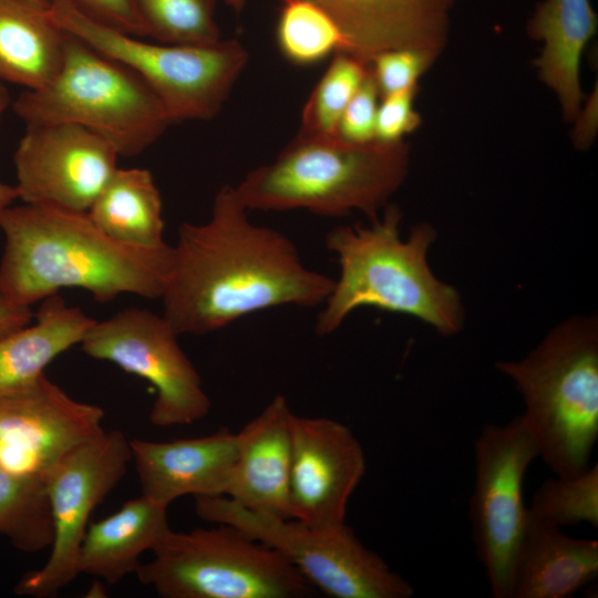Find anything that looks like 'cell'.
I'll return each mask as SVG.
<instances>
[{"label":"cell","instance_id":"obj_37","mask_svg":"<svg viewBox=\"0 0 598 598\" xmlns=\"http://www.w3.org/2000/svg\"><path fill=\"white\" fill-rule=\"evenodd\" d=\"M33 4H37L42 8H49V0H27Z\"/></svg>","mask_w":598,"mask_h":598},{"label":"cell","instance_id":"obj_12","mask_svg":"<svg viewBox=\"0 0 598 598\" xmlns=\"http://www.w3.org/2000/svg\"><path fill=\"white\" fill-rule=\"evenodd\" d=\"M177 337L164 316L130 307L95 321L80 344L91 358L148 381L156 390L151 423L171 427L199 421L212 408L202 378Z\"/></svg>","mask_w":598,"mask_h":598},{"label":"cell","instance_id":"obj_19","mask_svg":"<svg viewBox=\"0 0 598 598\" xmlns=\"http://www.w3.org/2000/svg\"><path fill=\"white\" fill-rule=\"evenodd\" d=\"M598 576V542L575 538L529 512L516 550L511 598H568Z\"/></svg>","mask_w":598,"mask_h":598},{"label":"cell","instance_id":"obj_35","mask_svg":"<svg viewBox=\"0 0 598 598\" xmlns=\"http://www.w3.org/2000/svg\"><path fill=\"white\" fill-rule=\"evenodd\" d=\"M11 103L12 101L8 87L3 82H0V123ZM18 198L19 195L16 186L0 182V215Z\"/></svg>","mask_w":598,"mask_h":598},{"label":"cell","instance_id":"obj_15","mask_svg":"<svg viewBox=\"0 0 598 598\" xmlns=\"http://www.w3.org/2000/svg\"><path fill=\"white\" fill-rule=\"evenodd\" d=\"M290 518L316 527L346 523L347 506L367 461L351 430L339 421L292 413Z\"/></svg>","mask_w":598,"mask_h":598},{"label":"cell","instance_id":"obj_20","mask_svg":"<svg viewBox=\"0 0 598 598\" xmlns=\"http://www.w3.org/2000/svg\"><path fill=\"white\" fill-rule=\"evenodd\" d=\"M167 507L145 496L131 499L110 516L91 523L76 556V570L110 585L135 574L140 557L169 530Z\"/></svg>","mask_w":598,"mask_h":598},{"label":"cell","instance_id":"obj_14","mask_svg":"<svg viewBox=\"0 0 598 598\" xmlns=\"http://www.w3.org/2000/svg\"><path fill=\"white\" fill-rule=\"evenodd\" d=\"M103 419L102 408L74 400L43 374L0 396V466L44 482L66 453L103 431Z\"/></svg>","mask_w":598,"mask_h":598},{"label":"cell","instance_id":"obj_23","mask_svg":"<svg viewBox=\"0 0 598 598\" xmlns=\"http://www.w3.org/2000/svg\"><path fill=\"white\" fill-rule=\"evenodd\" d=\"M596 27L589 0H545L530 22L532 34L545 41L536 61L540 78L557 93L567 120L579 111V60Z\"/></svg>","mask_w":598,"mask_h":598},{"label":"cell","instance_id":"obj_2","mask_svg":"<svg viewBox=\"0 0 598 598\" xmlns=\"http://www.w3.org/2000/svg\"><path fill=\"white\" fill-rule=\"evenodd\" d=\"M0 229V295L30 307L70 287L102 303L122 293L161 299L172 270L173 246L123 244L87 213L23 203L1 213Z\"/></svg>","mask_w":598,"mask_h":598},{"label":"cell","instance_id":"obj_28","mask_svg":"<svg viewBox=\"0 0 598 598\" xmlns=\"http://www.w3.org/2000/svg\"><path fill=\"white\" fill-rule=\"evenodd\" d=\"M529 514L559 528L581 523L598 526V464L582 473L545 480L535 491Z\"/></svg>","mask_w":598,"mask_h":598},{"label":"cell","instance_id":"obj_16","mask_svg":"<svg viewBox=\"0 0 598 598\" xmlns=\"http://www.w3.org/2000/svg\"><path fill=\"white\" fill-rule=\"evenodd\" d=\"M334 21L342 35L338 52L370 65L379 53L408 49L430 62L446 40L456 0H310Z\"/></svg>","mask_w":598,"mask_h":598},{"label":"cell","instance_id":"obj_8","mask_svg":"<svg viewBox=\"0 0 598 598\" xmlns=\"http://www.w3.org/2000/svg\"><path fill=\"white\" fill-rule=\"evenodd\" d=\"M49 12L63 31L140 75L172 123L214 118L249 59L237 39L203 47L156 44L100 24L66 0H49Z\"/></svg>","mask_w":598,"mask_h":598},{"label":"cell","instance_id":"obj_18","mask_svg":"<svg viewBox=\"0 0 598 598\" xmlns=\"http://www.w3.org/2000/svg\"><path fill=\"white\" fill-rule=\"evenodd\" d=\"M292 411L276 395L237 435V455L226 497L265 515L290 518Z\"/></svg>","mask_w":598,"mask_h":598},{"label":"cell","instance_id":"obj_5","mask_svg":"<svg viewBox=\"0 0 598 598\" xmlns=\"http://www.w3.org/2000/svg\"><path fill=\"white\" fill-rule=\"evenodd\" d=\"M496 369L520 394L538 457L557 476L586 471L598 440V322L573 317L526 355Z\"/></svg>","mask_w":598,"mask_h":598},{"label":"cell","instance_id":"obj_27","mask_svg":"<svg viewBox=\"0 0 598 598\" xmlns=\"http://www.w3.org/2000/svg\"><path fill=\"white\" fill-rule=\"evenodd\" d=\"M277 41L282 54L296 64L321 61L342 45V35L331 17L310 0H282Z\"/></svg>","mask_w":598,"mask_h":598},{"label":"cell","instance_id":"obj_3","mask_svg":"<svg viewBox=\"0 0 598 598\" xmlns=\"http://www.w3.org/2000/svg\"><path fill=\"white\" fill-rule=\"evenodd\" d=\"M401 220L400 208L386 205L382 218L368 226H336L326 235L340 274L318 315L319 337L334 332L360 307L409 315L445 337L462 330L465 311L460 292L436 278L427 261L435 228L419 224L404 239Z\"/></svg>","mask_w":598,"mask_h":598},{"label":"cell","instance_id":"obj_30","mask_svg":"<svg viewBox=\"0 0 598 598\" xmlns=\"http://www.w3.org/2000/svg\"><path fill=\"white\" fill-rule=\"evenodd\" d=\"M430 61L421 53L401 49L379 53L371 64L379 92L389 95L415 87L416 80ZM370 64V65H371Z\"/></svg>","mask_w":598,"mask_h":598},{"label":"cell","instance_id":"obj_10","mask_svg":"<svg viewBox=\"0 0 598 598\" xmlns=\"http://www.w3.org/2000/svg\"><path fill=\"white\" fill-rule=\"evenodd\" d=\"M537 457L522 415L485 424L474 441L468 514L475 554L494 598H511L514 559L528 516L524 482Z\"/></svg>","mask_w":598,"mask_h":598},{"label":"cell","instance_id":"obj_26","mask_svg":"<svg viewBox=\"0 0 598 598\" xmlns=\"http://www.w3.org/2000/svg\"><path fill=\"white\" fill-rule=\"evenodd\" d=\"M148 37L175 45H212L221 40L217 0H134Z\"/></svg>","mask_w":598,"mask_h":598},{"label":"cell","instance_id":"obj_7","mask_svg":"<svg viewBox=\"0 0 598 598\" xmlns=\"http://www.w3.org/2000/svg\"><path fill=\"white\" fill-rule=\"evenodd\" d=\"M152 553L135 575L163 598H301L313 592L280 554L230 525L169 529Z\"/></svg>","mask_w":598,"mask_h":598},{"label":"cell","instance_id":"obj_13","mask_svg":"<svg viewBox=\"0 0 598 598\" xmlns=\"http://www.w3.org/2000/svg\"><path fill=\"white\" fill-rule=\"evenodd\" d=\"M13 154L19 198L24 204L87 213L120 157L105 138L80 125H25Z\"/></svg>","mask_w":598,"mask_h":598},{"label":"cell","instance_id":"obj_34","mask_svg":"<svg viewBox=\"0 0 598 598\" xmlns=\"http://www.w3.org/2000/svg\"><path fill=\"white\" fill-rule=\"evenodd\" d=\"M33 317L30 306L14 302L0 295V338L29 324Z\"/></svg>","mask_w":598,"mask_h":598},{"label":"cell","instance_id":"obj_32","mask_svg":"<svg viewBox=\"0 0 598 598\" xmlns=\"http://www.w3.org/2000/svg\"><path fill=\"white\" fill-rule=\"evenodd\" d=\"M89 19L137 38L148 37L134 0H66Z\"/></svg>","mask_w":598,"mask_h":598},{"label":"cell","instance_id":"obj_25","mask_svg":"<svg viewBox=\"0 0 598 598\" xmlns=\"http://www.w3.org/2000/svg\"><path fill=\"white\" fill-rule=\"evenodd\" d=\"M0 535L25 553L51 546L53 526L43 481L19 476L0 466Z\"/></svg>","mask_w":598,"mask_h":598},{"label":"cell","instance_id":"obj_21","mask_svg":"<svg viewBox=\"0 0 598 598\" xmlns=\"http://www.w3.org/2000/svg\"><path fill=\"white\" fill-rule=\"evenodd\" d=\"M29 323L0 338V396L35 383L58 355L81 343L95 320L58 293L41 300Z\"/></svg>","mask_w":598,"mask_h":598},{"label":"cell","instance_id":"obj_4","mask_svg":"<svg viewBox=\"0 0 598 598\" xmlns=\"http://www.w3.org/2000/svg\"><path fill=\"white\" fill-rule=\"evenodd\" d=\"M406 173L401 141L352 143L338 134L298 133L274 162L250 171L234 188L248 210L306 209L327 217L359 210L372 220Z\"/></svg>","mask_w":598,"mask_h":598},{"label":"cell","instance_id":"obj_36","mask_svg":"<svg viewBox=\"0 0 598 598\" xmlns=\"http://www.w3.org/2000/svg\"><path fill=\"white\" fill-rule=\"evenodd\" d=\"M225 3L231 7L236 12H240L246 3V0H224Z\"/></svg>","mask_w":598,"mask_h":598},{"label":"cell","instance_id":"obj_22","mask_svg":"<svg viewBox=\"0 0 598 598\" xmlns=\"http://www.w3.org/2000/svg\"><path fill=\"white\" fill-rule=\"evenodd\" d=\"M65 31L49 8L27 0H0V82L35 90L59 72Z\"/></svg>","mask_w":598,"mask_h":598},{"label":"cell","instance_id":"obj_1","mask_svg":"<svg viewBox=\"0 0 598 598\" xmlns=\"http://www.w3.org/2000/svg\"><path fill=\"white\" fill-rule=\"evenodd\" d=\"M235 188L216 194L210 218L183 223L162 296L176 333L203 336L260 310L323 305L334 279L305 266L282 233L258 226Z\"/></svg>","mask_w":598,"mask_h":598},{"label":"cell","instance_id":"obj_11","mask_svg":"<svg viewBox=\"0 0 598 598\" xmlns=\"http://www.w3.org/2000/svg\"><path fill=\"white\" fill-rule=\"evenodd\" d=\"M131 461L130 440L118 430H103L52 467L44 480L53 526L51 551L41 568L17 582V595L54 597L79 576L76 556L90 516L124 477Z\"/></svg>","mask_w":598,"mask_h":598},{"label":"cell","instance_id":"obj_17","mask_svg":"<svg viewBox=\"0 0 598 598\" xmlns=\"http://www.w3.org/2000/svg\"><path fill=\"white\" fill-rule=\"evenodd\" d=\"M142 495L168 507L192 495L225 496L237 455V435L228 430L166 442L131 440Z\"/></svg>","mask_w":598,"mask_h":598},{"label":"cell","instance_id":"obj_24","mask_svg":"<svg viewBox=\"0 0 598 598\" xmlns=\"http://www.w3.org/2000/svg\"><path fill=\"white\" fill-rule=\"evenodd\" d=\"M162 197L145 168H116L87 210L113 239L136 247H158L163 239Z\"/></svg>","mask_w":598,"mask_h":598},{"label":"cell","instance_id":"obj_6","mask_svg":"<svg viewBox=\"0 0 598 598\" xmlns=\"http://www.w3.org/2000/svg\"><path fill=\"white\" fill-rule=\"evenodd\" d=\"M11 106L25 125L71 123L87 128L122 157L142 154L172 124L140 75L68 32L56 75L40 89L24 90Z\"/></svg>","mask_w":598,"mask_h":598},{"label":"cell","instance_id":"obj_33","mask_svg":"<svg viewBox=\"0 0 598 598\" xmlns=\"http://www.w3.org/2000/svg\"><path fill=\"white\" fill-rule=\"evenodd\" d=\"M415 87L384 95L377 111L375 141L399 142L401 136L414 130L420 117L412 107Z\"/></svg>","mask_w":598,"mask_h":598},{"label":"cell","instance_id":"obj_29","mask_svg":"<svg viewBox=\"0 0 598 598\" xmlns=\"http://www.w3.org/2000/svg\"><path fill=\"white\" fill-rule=\"evenodd\" d=\"M369 70L370 65L362 61L349 54L336 52L302 110L298 133L337 135L341 115Z\"/></svg>","mask_w":598,"mask_h":598},{"label":"cell","instance_id":"obj_31","mask_svg":"<svg viewBox=\"0 0 598 598\" xmlns=\"http://www.w3.org/2000/svg\"><path fill=\"white\" fill-rule=\"evenodd\" d=\"M379 89L370 70L362 84L343 111L338 125V135L352 143L375 141L377 99Z\"/></svg>","mask_w":598,"mask_h":598},{"label":"cell","instance_id":"obj_9","mask_svg":"<svg viewBox=\"0 0 598 598\" xmlns=\"http://www.w3.org/2000/svg\"><path fill=\"white\" fill-rule=\"evenodd\" d=\"M202 519L230 525L280 554L313 587L334 598H410L412 585L346 523L316 527L247 509L226 496L195 497Z\"/></svg>","mask_w":598,"mask_h":598}]
</instances>
